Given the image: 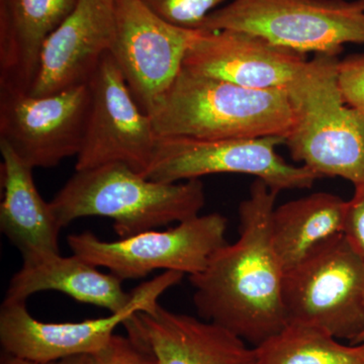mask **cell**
Returning <instances> with one entry per match:
<instances>
[{
    "label": "cell",
    "mask_w": 364,
    "mask_h": 364,
    "mask_svg": "<svg viewBox=\"0 0 364 364\" xmlns=\"http://www.w3.org/2000/svg\"><path fill=\"white\" fill-rule=\"evenodd\" d=\"M277 191L255 179L239 205V237L212 256L202 272L189 275L200 318L254 345L287 325L284 269L273 247L270 221Z\"/></svg>",
    "instance_id": "6da1fadb"
},
{
    "label": "cell",
    "mask_w": 364,
    "mask_h": 364,
    "mask_svg": "<svg viewBox=\"0 0 364 364\" xmlns=\"http://www.w3.org/2000/svg\"><path fill=\"white\" fill-rule=\"evenodd\" d=\"M148 114L158 136L198 140L286 139L298 117L284 91L251 90L184 68Z\"/></svg>",
    "instance_id": "7a4b0ae2"
},
{
    "label": "cell",
    "mask_w": 364,
    "mask_h": 364,
    "mask_svg": "<svg viewBox=\"0 0 364 364\" xmlns=\"http://www.w3.org/2000/svg\"><path fill=\"white\" fill-rule=\"evenodd\" d=\"M50 203L62 229L81 218L104 217L119 238H128L196 217L205 193L200 179L165 183L109 163L76 171Z\"/></svg>",
    "instance_id": "3957f363"
},
{
    "label": "cell",
    "mask_w": 364,
    "mask_h": 364,
    "mask_svg": "<svg viewBox=\"0 0 364 364\" xmlns=\"http://www.w3.org/2000/svg\"><path fill=\"white\" fill-rule=\"evenodd\" d=\"M339 62L329 55L308 60L240 31H200L183 68L251 90L284 91L298 112L341 93Z\"/></svg>",
    "instance_id": "277c9868"
},
{
    "label": "cell",
    "mask_w": 364,
    "mask_h": 364,
    "mask_svg": "<svg viewBox=\"0 0 364 364\" xmlns=\"http://www.w3.org/2000/svg\"><path fill=\"white\" fill-rule=\"evenodd\" d=\"M252 33L280 47L338 57L344 45L364 44L359 0H232L203 21V32Z\"/></svg>",
    "instance_id": "5b68a950"
},
{
    "label": "cell",
    "mask_w": 364,
    "mask_h": 364,
    "mask_svg": "<svg viewBox=\"0 0 364 364\" xmlns=\"http://www.w3.org/2000/svg\"><path fill=\"white\" fill-rule=\"evenodd\" d=\"M287 324L320 328L353 343L364 330V263L343 233L284 272Z\"/></svg>",
    "instance_id": "8992f818"
},
{
    "label": "cell",
    "mask_w": 364,
    "mask_h": 364,
    "mask_svg": "<svg viewBox=\"0 0 364 364\" xmlns=\"http://www.w3.org/2000/svg\"><path fill=\"white\" fill-rule=\"evenodd\" d=\"M226 217L218 213L196 215L165 231H150L104 241L90 231L71 234L72 252L95 267H105L119 279H139L154 270L195 275L227 244Z\"/></svg>",
    "instance_id": "52a82bcc"
},
{
    "label": "cell",
    "mask_w": 364,
    "mask_h": 364,
    "mask_svg": "<svg viewBox=\"0 0 364 364\" xmlns=\"http://www.w3.org/2000/svg\"><path fill=\"white\" fill-rule=\"evenodd\" d=\"M284 141L282 136L221 140L158 136L154 160L146 177L176 183L210 174H246L264 181L277 193L312 188L321 177L279 156L277 148Z\"/></svg>",
    "instance_id": "ba28073f"
},
{
    "label": "cell",
    "mask_w": 364,
    "mask_h": 364,
    "mask_svg": "<svg viewBox=\"0 0 364 364\" xmlns=\"http://www.w3.org/2000/svg\"><path fill=\"white\" fill-rule=\"evenodd\" d=\"M186 274L165 272L132 291L129 305L121 312L81 322L48 323L37 320L26 303L4 301L0 309V344L9 355L38 363L74 356H90L109 343L114 331L136 312H150L165 291Z\"/></svg>",
    "instance_id": "9c48e42d"
},
{
    "label": "cell",
    "mask_w": 364,
    "mask_h": 364,
    "mask_svg": "<svg viewBox=\"0 0 364 364\" xmlns=\"http://www.w3.org/2000/svg\"><path fill=\"white\" fill-rule=\"evenodd\" d=\"M90 105V86L36 97L0 87V142L31 168H50L78 156Z\"/></svg>",
    "instance_id": "30bf717a"
},
{
    "label": "cell",
    "mask_w": 364,
    "mask_h": 364,
    "mask_svg": "<svg viewBox=\"0 0 364 364\" xmlns=\"http://www.w3.org/2000/svg\"><path fill=\"white\" fill-rule=\"evenodd\" d=\"M88 86L90 112L76 171L123 163L146 176L154 160L158 136L109 53Z\"/></svg>",
    "instance_id": "8fae6325"
},
{
    "label": "cell",
    "mask_w": 364,
    "mask_h": 364,
    "mask_svg": "<svg viewBox=\"0 0 364 364\" xmlns=\"http://www.w3.org/2000/svg\"><path fill=\"white\" fill-rule=\"evenodd\" d=\"M198 33L167 23L142 0H116L109 54L144 112L148 114L173 85Z\"/></svg>",
    "instance_id": "7c38bea8"
},
{
    "label": "cell",
    "mask_w": 364,
    "mask_h": 364,
    "mask_svg": "<svg viewBox=\"0 0 364 364\" xmlns=\"http://www.w3.org/2000/svg\"><path fill=\"white\" fill-rule=\"evenodd\" d=\"M116 33V0H78L41 50L32 95H53L90 83Z\"/></svg>",
    "instance_id": "4fadbf2b"
},
{
    "label": "cell",
    "mask_w": 364,
    "mask_h": 364,
    "mask_svg": "<svg viewBox=\"0 0 364 364\" xmlns=\"http://www.w3.org/2000/svg\"><path fill=\"white\" fill-rule=\"evenodd\" d=\"M296 114L284 141L294 161L321 178L364 184V112L345 104L341 95Z\"/></svg>",
    "instance_id": "5bb4252c"
},
{
    "label": "cell",
    "mask_w": 364,
    "mask_h": 364,
    "mask_svg": "<svg viewBox=\"0 0 364 364\" xmlns=\"http://www.w3.org/2000/svg\"><path fill=\"white\" fill-rule=\"evenodd\" d=\"M123 326L158 364H254L253 347L233 332L159 304L150 312L134 314Z\"/></svg>",
    "instance_id": "9a60e30c"
},
{
    "label": "cell",
    "mask_w": 364,
    "mask_h": 364,
    "mask_svg": "<svg viewBox=\"0 0 364 364\" xmlns=\"http://www.w3.org/2000/svg\"><path fill=\"white\" fill-rule=\"evenodd\" d=\"M4 200L0 229L18 249L23 262L60 254V226L51 203L41 196L33 168L21 161L7 144L0 142Z\"/></svg>",
    "instance_id": "2e32d148"
},
{
    "label": "cell",
    "mask_w": 364,
    "mask_h": 364,
    "mask_svg": "<svg viewBox=\"0 0 364 364\" xmlns=\"http://www.w3.org/2000/svg\"><path fill=\"white\" fill-rule=\"evenodd\" d=\"M78 0H0V87L30 91L41 50Z\"/></svg>",
    "instance_id": "e0dca14e"
},
{
    "label": "cell",
    "mask_w": 364,
    "mask_h": 364,
    "mask_svg": "<svg viewBox=\"0 0 364 364\" xmlns=\"http://www.w3.org/2000/svg\"><path fill=\"white\" fill-rule=\"evenodd\" d=\"M123 280L112 273L98 272L97 267L73 254H61L23 262L14 273L7 287L4 301L26 303L41 291H59L79 303L100 306L111 313L121 312L130 303L133 293H126Z\"/></svg>",
    "instance_id": "ac0fdd59"
},
{
    "label": "cell",
    "mask_w": 364,
    "mask_h": 364,
    "mask_svg": "<svg viewBox=\"0 0 364 364\" xmlns=\"http://www.w3.org/2000/svg\"><path fill=\"white\" fill-rule=\"evenodd\" d=\"M347 200L315 193L275 208L270 221L273 247L284 272L335 235L343 233Z\"/></svg>",
    "instance_id": "d6986e66"
},
{
    "label": "cell",
    "mask_w": 364,
    "mask_h": 364,
    "mask_svg": "<svg viewBox=\"0 0 364 364\" xmlns=\"http://www.w3.org/2000/svg\"><path fill=\"white\" fill-rule=\"evenodd\" d=\"M254 364H364L361 345L341 343L313 326L289 323L253 347Z\"/></svg>",
    "instance_id": "ffe728a7"
},
{
    "label": "cell",
    "mask_w": 364,
    "mask_h": 364,
    "mask_svg": "<svg viewBox=\"0 0 364 364\" xmlns=\"http://www.w3.org/2000/svg\"><path fill=\"white\" fill-rule=\"evenodd\" d=\"M153 13L171 25L200 30L203 21L225 0H142Z\"/></svg>",
    "instance_id": "44dd1931"
},
{
    "label": "cell",
    "mask_w": 364,
    "mask_h": 364,
    "mask_svg": "<svg viewBox=\"0 0 364 364\" xmlns=\"http://www.w3.org/2000/svg\"><path fill=\"white\" fill-rule=\"evenodd\" d=\"M87 364H158L156 358L133 337L114 334L102 350L87 356Z\"/></svg>",
    "instance_id": "7402d4cb"
},
{
    "label": "cell",
    "mask_w": 364,
    "mask_h": 364,
    "mask_svg": "<svg viewBox=\"0 0 364 364\" xmlns=\"http://www.w3.org/2000/svg\"><path fill=\"white\" fill-rule=\"evenodd\" d=\"M338 82L345 104L364 112V54L339 62Z\"/></svg>",
    "instance_id": "603a6c76"
},
{
    "label": "cell",
    "mask_w": 364,
    "mask_h": 364,
    "mask_svg": "<svg viewBox=\"0 0 364 364\" xmlns=\"http://www.w3.org/2000/svg\"><path fill=\"white\" fill-rule=\"evenodd\" d=\"M343 234L364 263V184L354 186L347 200Z\"/></svg>",
    "instance_id": "cb8c5ba5"
},
{
    "label": "cell",
    "mask_w": 364,
    "mask_h": 364,
    "mask_svg": "<svg viewBox=\"0 0 364 364\" xmlns=\"http://www.w3.org/2000/svg\"><path fill=\"white\" fill-rule=\"evenodd\" d=\"M0 364H87V356H74V358L62 359V360L54 361V363H38L14 358L4 352L0 358Z\"/></svg>",
    "instance_id": "d4e9b609"
},
{
    "label": "cell",
    "mask_w": 364,
    "mask_h": 364,
    "mask_svg": "<svg viewBox=\"0 0 364 364\" xmlns=\"http://www.w3.org/2000/svg\"><path fill=\"white\" fill-rule=\"evenodd\" d=\"M364 344V330L360 333V335L356 338L355 341L352 345H360Z\"/></svg>",
    "instance_id": "484cf974"
},
{
    "label": "cell",
    "mask_w": 364,
    "mask_h": 364,
    "mask_svg": "<svg viewBox=\"0 0 364 364\" xmlns=\"http://www.w3.org/2000/svg\"><path fill=\"white\" fill-rule=\"evenodd\" d=\"M359 1H360V2H361V4H363V6H364V0H359Z\"/></svg>",
    "instance_id": "4316f807"
},
{
    "label": "cell",
    "mask_w": 364,
    "mask_h": 364,
    "mask_svg": "<svg viewBox=\"0 0 364 364\" xmlns=\"http://www.w3.org/2000/svg\"><path fill=\"white\" fill-rule=\"evenodd\" d=\"M360 345H363V348H364V344H360Z\"/></svg>",
    "instance_id": "83f0119b"
}]
</instances>
